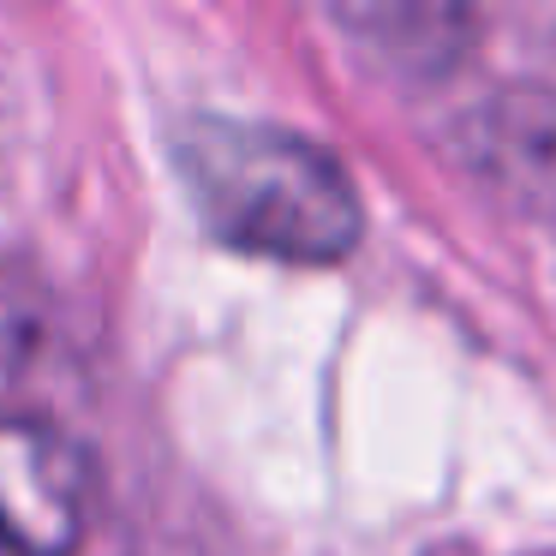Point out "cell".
<instances>
[{
  "instance_id": "1",
  "label": "cell",
  "mask_w": 556,
  "mask_h": 556,
  "mask_svg": "<svg viewBox=\"0 0 556 556\" xmlns=\"http://www.w3.org/2000/svg\"><path fill=\"white\" fill-rule=\"evenodd\" d=\"M174 168L210 240L276 264H336L359 245V192L317 138L269 121L198 114L174 132Z\"/></svg>"
},
{
  "instance_id": "2",
  "label": "cell",
  "mask_w": 556,
  "mask_h": 556,
  "mask_svg": "<svg viewBox=\"0 0 556 556\" xmlns=\"http://www.w3.org/2000/svg\"><path fill=\"white\" fill-rule=\"evenodd\" d=\"M97 508L85 448L42 419H0V556H73Z\"/></svg>"
}]
</instances>
